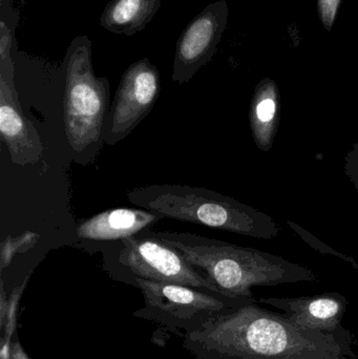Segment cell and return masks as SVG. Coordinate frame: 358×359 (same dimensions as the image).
I'll list each match as a JSON object with an SVG mask.
<instances>
[{"label": "cell", "instance_id": "cell-1", "mask_svg": "<svg viewBox=\"0 0 358 359\" xmlns=\"http://www.w3.org/2000/svg\"><path fill=\"white\" fill-rule=\"evenodd\" d=\"M182 344L197 359H358L345 327L310 330L258 302L212 318Z\"/></svg>", "mask_w": 358, "mask_h": 359}, {"label": "cell", "instance_id": "cell-2", "mask_svg": "<svg viewBox=\"0 0 358 359\" xmlns=\"http://www.w3.org/2000/svg\"><path fill=\"white\" fill-rule=\"evenodd\" d=\"M180 251L223 294L252 297V287L319 282L300 264L249 247L180 232H147Z\"/></svg>", "mask_w": 358, "mask_h": 359}, {"label": "cell", "instance_id": "cell-3", "mask_svg": "<svg viewBox=\"0 0 358 359\" xmlns=\"http://www.w3.org/2000/svg\"><path fill=\"white\" fill-rule=\"evenodd\" d=\"M132 204L160 217L273 240L279 236L275 219L249 205L212 190L186 185H149L128 192Z\"/></svg>", "mask_w": 358, "mask_h": 359}, {"label": "cell", "instance_id": "cell-4", "mask_svg": "<svg viewBox=\"0 0 358 359\" xmlns=\"http://www.w3.org/2000/svg\"><path fill=\"white\" fill-rule=\"evenodd\" d=\"M92 59L90 38L78 36L67 48L63 61L65 135L69 147L78 155H83L102 140L109 114L111 86L107 78L95 75Z\"/></svg>", "mask_w": 358, "mask_h": 359}, {"label": "cell", "instance_id": "cell-5", "mask_svg": "<svg viewBox=\"0 0 358 359\" xmlns=\"http://www.w3.org/2000/svg\"><path fill=\"white\" fill-rule=\"evenodd\" d=\"M132 284L142 291L144 297V307L134 312L135 318L149 320L182 337L220 314L256 302L254 297H229L205 289L142 278H135Z\"/></svg>", "mask_w": 358, "mask_h": 359}, {"label": "cell", "instance_id": "cell-6", "mask_svg": "<svg viewBox=\"0 0 358 359\" xmlns=\"http://www.w3.org/2000/svg\"><path fill=\"white\" fill-rule=\"evenodd\" d=\"M15 31L16 27L0 20V135L13 163L25 166L41 159L44 147L35 126L21 109L15 86L12 59Z\"/></svg>", "mask_w": 358, "mask_h": 359}, {"label": "cell", "instance_id": "cell-7", "mask_svg": "<svg viewBox=\"0 0 358 359\" xmlns=\"http://www.w3.org/2000/svg\"><path fill=\"white\" fill-rule=\"evenodd\" d=\"M149 236L138 233L121 240L123 248L119 252L118 263L125 270L130 284L135 278H142L222 293L193 267L180 251L151 234Z\"/></svg>", "mask_w": 358, "mask_h": 359}, {"label": "cell", "instance_id": "cell-8", "mask_svg": "<svg viewBox=\"0 0 358 359\" xmlns=\"http://www.w3.org/2000/svg\"><path fill=\"white\" fill-rule=\"evenodd\" d=\"M161 90L160 74L147 58L132 63L122 76L103 128L109 145L125 139L151 113Z\"/></svg>", "mask_w": 358, "mask_h": 359}, {"label": "cell", "instance_id": "cell-9", "mask_svg": "<svg viewBox=\"0 0 358 359\" xmlns=\"http://www.w3.org/2000/svg\"><path fill=\"white\" fill-rule=\"evenodd\" d=\"M225 0L208 4L188 23L177 42L172 80L187 83L216 54L228 22Z\"/></svg>", "mask_w": 358, "mask_h": 359}, {"label": "cell", "instance_id": "cell-10", "mask_svg": "<svg viewBox=\"0 0 358 359\" xmlns=\"http://www.w3.org/2000/svg\"><path fill=\"white\" fill-rule=\"evenodd\" d=\"M260 303L282 310L292 323L310 330L333 332L342 327L348 301L338 292L312 297H262Z\"/></svg>", "mask_w": 358, "mask_h": 359}, {"label": "cell", "instance_id": "cell-11", "mask_svg": "<svg viewBox=\"0 0 358 359\" xmlns=\"http://www.w3.org/2000/svg\"><path fill=\"white\" fill-rule=\"evenodd\" d=\"M163 217L139 209L116 208L102 211L80 222L76 228L79 238L116 241L132 238Z\"/></svg>", "mask_w": 358, "mask_h": 359}, {"label": "cell", "instance_id": "cell-12", "mask_svg": "<svg viewBox=\"0 0 358 359\" xmlns=\"http://www.w3.org/2000/svg\"><path fill=\"white\" fill-rule=\"evenodd\" d=\"M281 94L275 80H261L250 102L249 126L254 143L262 151L273 149L281 121Z\"/></svg>", "mask_w": 358, "mask_h": 359}, {"label": "cell", "instance_id": "cell-13", "mask_svg": "<svg viewBox=\"0 0 358 359\" xmlns=\"http://www.w3.org/2000/svg\"><path fill=\"white\" fill-rule=\"evenodd\" d=\"M161 4L162 0H111L101 14V27L117 35H135L153 20Z\"/></svg>", "mask_w": 358, "mask_h": 359}, {"label": "cell", "instance_id": "cell-14", "mask_svg": "<svg viewBox=\"0 0 358 359\" xmlns=\"http://www.w3.org/2000/svg\"><path fill=\"white\" fill-rule=\"evenodd\" d=\"M39 238V234L32 231L23 232L16 238H13L12 236L4 238L0 245V270L2 271L4 268L8 267L19 253H25L34 248Z\"/></svg>", "mask_w": 358, "mask_h": 359}, {"label": "cell", "instance_id": "cell-15", "mask_svg": "<svg viewBox=\"0 0 358 359\" xmlns=\"http://www.w3.org/2000/svg\"><path fill=\"white\" fill-rule=\"evenodd\" d=\"M287 224L292 228V230H294L296 233H298V236L302 238V240L304 241V242H306L309 246L312 247L315 250L321 252L322 255H333V257H338V259H344L345 262L350 264V265L352 266V267H354L355 269H358V264L353 257L343 255V253L338 252V251H336V249L332 248V247L324 244V243L321 242L319 238H315L313 234H311L310 232L305 230L304 228L301 227L298 224L290 221H287Z\"/></svg>", "mask_w": 358, "mask_h": 359}, {"label": "cell", "instance_id": "cell-16", "mask_svg": "<svg viewBox=\"0 0 358 359\" xmlns=\"http://www.w3.org/2000/svg\"><path fill=\"white\" fill-rule=\"evenodd\" d=\"M343 0H317V14L323 27L331 32Z\"/></svg>", "mask_w": 358, "mask_h": 359}, {"label": "cell", "instance_id": "cell-17", "mask_svg": "<svg viewBox=\"0 0 358 359\" xmlns=\"http://www.w3.org/2000/svg\"><path fill=\"white\" fill-rule=\"evenodd\" d=\"M345 174L354 186L358 194V140L345 158Z\"/></svg>", "mask_w": 358, "mask_h": 359}, {"label": "cell", "instance_id": "cell-18", "mask_svg": "<svg viewBox=\"0 0 358 359\" xmlns=\"http://www.w3.org/2000/svg\"><path fill=\"white\" fill-rule=\"evenodd\" d=\"M16 0H0V20H4L11 27L18 25V11L15 10L14 2Z\"/></svg>", "mask_w": 358, "mask_h": 359}, {"label": "cell", "instance_id": "cell-19", "mask_svg": "<svg viewBox=\"0 0 358 359\" xmlns=\"http://www.w3.org/2000/svg\"><path fill=\"white\" fill-rule=\"evenodd\" d=\"M12 359H29V356L25 353L21 346L20 341L18 339H15L13 341L12 345Z\"/></svg>", "mask_w": 358, "mask_h": 359}, {"label": "cell", "instance_id": "cell-20", "mask_svg": "<svg viewBox=\"0 0 358 359\" xmlns=\"http://www.w3.org/2000/svg\"><path fill=\"white\" fill-rule=\"evenodd\" d=\"M357 318H358V316H357Z\"/></svg>", "mask_w": 358, "mask_h": 359}]
</instances>
